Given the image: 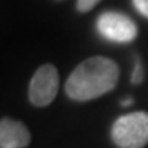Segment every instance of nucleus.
<instances>
[{"mask_svg": "<svg viewBox=\"0 0 148 148\" xmlns=\"http://www.w3.org/2000/svg\"><path fill=\"white\" fill-rule=\"evenodd\" d=\"M119 79V66L115 60L94 56L76 66L65 83V92L71 100L89 101L112 91Z\"/></svg>", "mask_w": 148, "mask_h": 148, "instance_id": "obj_1", "label": "nucleus"}, {"mask_svg": "<svg viewBox=\"0 0 148 148\" xmlns=\"http://www.w3.org/2000/svg\"><path fill=\"white\" fill-rule=\"evenodd\" d=\"M132 82L134 85H138L142 82V66H140L139 62H136V65H134V71H133V76H132Z\"/></svg>", "mask_w": 148, "mask_h": 148, "instance_id": "obj_8", "label": "nucleus"}, {"mask_svg": "<svg viewBox=\"0 0 148 148\" xmlns=\"http://www.w3.org/2000/svg\"><path fill=\"white\" fill-rule=\"evenodd\" d=\"M133 103V100L132 98H127V100H123V106H129V104H132Z\"/></svg>", "mask_w": 148, "mask_h": 148, "instance_id": "obj_9", "label": "nucleus"}, {"mask_svg": "<svg viewBox=\"0 0 148 148\" xmlns=\"http://www.w3.org/2000/svg\"><path fill=\"white\" fill-rule=\"evenodd\" d=\"M59 74L55 65H42L36 70L29 83V100L33 106L45 107L58 95Z\"/></svg>", "mask_w": 148, "mask_h": 148, "instance_id": "obj_3", "label": "nucleus"}, {"mask_svg": "<svg viewBox=\"0 0 148 148\" xmlns=\"http://www.w3.org/2000/svg\"><path fill=\"white\" fill-rule=\"evenodd\" d=\"M112 140L119 148H144L148 144V113L119 116L112 125Z\"/></svg>", "mask_w": 148, "mask_h": 148, "instance_id": "obj_2", "label": "nucleus"}, {"mask_svg": "<svg viewBox=\"0 0 148 148\" xmlns=\"http://www.w3.org/2000/svg\"><path fill=\"white\" fill-rule=\"evenodd\" d=\"M133 5L144 17L148 18V0H133Z\"/></svg>", "mask_w": 148, "mask_h": 148, "instance_id": "obj_7", "label": "nucleus"}, {"mask_svg": "<svg viewBox=\"0 0 148 148\" xmlns=\"http://www.w3.org/2000/svg\"><path fill=\"white\" fill-rule=\"evenodd\" d=\"M30 144V133L23 123L3 118L0 123V147L24 148Z\"/></svg>", "mask_w": 148, "mask_h": 148, "instance_id": "obj_5", "label": "nucleus"}, {"mask_svg": "<svg viewBox=\"0 0 148 148\" xmlns=\"http://www.w3.org/2000/svg\"><path fill=\"white\" fill-rule=\"evenodd\" d=\"M100 2L101 0H77V9L80 12H88Z\"/></svg>", "mask_w": 148, "mask_h": 148, "instance_id": "obj_6", "label": "nucleus"}, {"mask_svg": "<svg viewBox=\"0 0 148 148\" xmlns=\"http://www.w3.org/2000/svg\"><path fill=\"white\" fill-rule=\"evenodd\" d=\"M100 35L115 42H130L138 36V26L121 12H104L97 20Z\"/></svg>", "mask_w": 148, "mask_h": 148, "instance_id": "obj_4", "label": "nucleus"}]
</instances>
